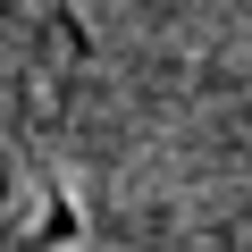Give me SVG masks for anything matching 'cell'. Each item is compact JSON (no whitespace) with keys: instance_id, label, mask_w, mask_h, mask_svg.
<instances>
[{"instance_id":"cell-1","label":"cell","mask_w":252,"mask_h":252,"mask_svg":"<svg viewBox=\"0 0 252 252\" xmlns=\"http://www.w3.org/2000/svg\"><path fill=\"white\" fill-rule=\"evenodd\" d=\"M84 76L76 0H0V252H67V101Z\"/></svg>"}]
</instances>
